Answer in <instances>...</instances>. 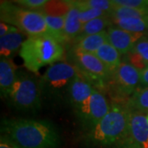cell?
I'll return each instance as SVG.
<instances>
[{
	"instance_id": "6da1fadb",
	"label": "cell",
	"mask_w": 148,
	"mask_h": 148,
	"mask_svg": "<svg viewBox=\"0 0 148 148\" xmlns=\"http://www.w3.org/2000/svg\"><path fill=\"white\" fill-rule=\"evenodd\" d=\"M1 131L21 148H58L60 138L51 123L30 119H4Z\"/></svg>"
},
{
	"instance_id": "7a4b0ae2",
	"label": "cell",
	"mask_w": 148,
	"mask_h": 148,
	"mask_svg": "<svg viewBox=\"0 0 148 148\" xmlns=\"http://www.w3.org/2000/svg\"><path fill=\"white\" fill-rule=\"evenodd\" d=\"M129 114L125 105L114 102L110 110L90 130L88 139L94 145L110 146L129 138Z\"/></svg>"
},
{
	"instance_id": "3957f363",
	"label": "cell",
	"mask_w": 148,
	"mask_h": 148,
	"mask_svg": "<svg viewBox=\"0 0 148 148\" xmlns=\"http://www.w3.org/2000/svg\"><path fill=\"white\" fill-rule=\"evenodd\" d=\"M19 53L26 69L36 73L40 69L51 66L64 58V45L45 34L27 37Z\"/></svg>"
},
{
	"instance_id": "277c9868",
	"label": "cell",
	"mask_w": 148,
	"mask_h": 148,
	"mask_svg": "<svg viewBox=\"0 0 148 148\" xmlns=\"http://www.w3.org/2000/svg\"><path fill=\"white\" fill-rule=\"evenodd\" d=\"M1 21L16 27L28 37L45 35L47 32L45 15L41 12L22 8L12 2L1 1Z\"/></svg>"
},
{
	"instance_id": "5b68a950",
	"label": "cell",
	"mask_w": 148,
	"mask_h": 148,
	"mask_svg": "<svg viewBox=\"0 0 148 148\" xmlns=\"http://www.w3.org/2000/svg\"><path fill=\"white\" fill-rule=\"evenodd\" d=\"M41 95L40 82L29 74L18 72L7 99L16 110L30 112L40 107Z\"/></svg>"
},
{
	"instance_id": "8992f818",
	"label": "cell",
	"mask_w": 148,
	"mask_h": 148,
	"mask_svg": "<svg viewBox=\"0 0 148 148\" xmlns=\"http://www.w3.org/2000/svg\"><path fill=\"white\" fill-rule=\"evenodd\" d=\"M82 76L78 68L73 63L60 61L49 66L40 81L41 93L57 95L68 89L73 80Z\"/></svg>"
},
{
	"instance_id": "52a82bcc",
	"label": "cell",
	"mask_w": 148,
	"mask_h": 148,
	"mask_svg": "<svg viewBox=\"0 0 148 148\" xmlns=\"http://www.w3.org/2000/svg\"><path fill=\"white\" fill-rule=\"evenodd\" d=\"M108 86L119 98H127V101L140 86L141 72L131 64L122 61L118 69L111 74Z\"/></svg>"
},
{
	"instance_id": "ba28073f",
	"label": "cell",
	"mask_w": 148,
	"mask_h": 148,
	"mask_svg": "<svg viewBox=\"0 0 148 148\" xmlns=\"http://www.w3.org/2000/svg\"><path fill=\"white\" fill-rule=\"evenodd\" d=\"M71 56L73 61V64L78 68L83 78L90 84V82L93 81L102 86L110 78L111 73L95 53L73 49Z\"/></svg>"
},
{
	"instance_id": "9c48e42d",
	"label": "cell",
	"mask_w": 148,
	"mask_h": 148,
	"mask_svg": "<svg viewBox=\"0 0 148 148\" xmlns=\"http://www.w3.org/2000/svg\"><path fill=\"white\" fill-rule=\"evenodd\" d=\"M94 90L93 86L82 76L76 77L69 86L68 91L69 101L80 117L82 116L86 110Z\"/></svg>"
},
{
	"instance_id": "30bf717a",
	"label": "cell",
	"mask_w": 148,
	"mask_h": 148,
	"mask_svg": "<svg viewBox=\"0 0 148 148\" xmlns=\"http://www.w3.org/2000/svg\"><path fill=\"white\" fill-rule=\"evenodd\" d=\"M110 110V105L101 90L95 89L84 114L81 117L90 129L101 121Z\"/></svg>"
},
{
	"instance_id": "8fae6325",
	"label": "cell",
	"mask_w": 148,
	"mask_h": 148,
	"mask_svg": "<svg viewBox=\"0 0 148 148\" xmlns=\"http://www.w3.org/2000/svg\"><path fill=\"white\" fill-rule=\"evenodd\" d=\"M107 33L109 42L123 56L132 50L138 40L144 36V33L129 32L114 26L109 27Z\"/></svg>"
},
{
	"instance_id": "7c38bea8",
	"label": "cell",
	"mask_w": 148,
	"mask_h": 148,
	"mask_svg": "<svg viewBox=\"0 0 148 148\" xmlns=\"http://www.w3.org/2000/svg\"><path fill=\"white\" fill-rule=\"evenodd\" d=\"M129 111V138L142 148H148L147 114L140 111Z\"/></svg>"
},
{
	"instance_id": "4fadbf2b",
	"label": "cell",
	"mask_w": 148,
	"mask_h": 148,
	"mask_svg": "<svg viewBox=\"0 0 148 148\" xmlns=\"http://www.w3.org/2000/svg\"><path fill=\"white\" fill-rule=\"evenodd\" d=\"M17 77L16 66L11 58L0 59V91L1 95L8 98L11 88Z\"/></svg>"
},
{
	"instance_id": "5bb4252c",
	"label": "cell",
	"mask_w": 148,
	"mask_h": 148,
	"mask_svg": "<svg viewBox=\"0 0 148 148\" xmlns=\"http://www.w3.org/2000/svg\"><path fill=\"white\" fill-rule=\"evenodd\" d=\"M109 42V36L107 31L99 34L77 37L74 40V49L86 53H95L100 48Z\"/></svg>"
},
{
	"instance_id": "9a60e30c",
	"label": "cell",
	"mask_w": 148,
	"mask_h": 148,
	"mask_svg": "<svg viewBox=\"0 0 148 148\" xmlns=\"http://www.w3.org/2000/svg\"><path fill=\"white\" fill-rule=\"evenodd\" d=\"M25 36L21 31L11 32L4 36L0 37V54L1 58H10L19 49L24 43Z\"/></svg>"
},
{
	"instance_id": "2e32d148",
	"label": "cell",
	"mask_w": 148,
	"mask_h": 148,
	"mask_svg": "<svg viewBox=\"0 0 148 148\" xmlns=\"http://www.w3.org/2000/svg\"><path fill=\"white\" fill-rule=\"evenodd\" d=\"M95 54L106 65L111 74L113 73L122 63V55L110 42L103 45Z\"/></svg>"
},
{
	"instance_id": "e0dca14e",
	"label": "cell",
	"mask_w": 148,
	"mask_h": 148,
	"mask_svg": "<svg viewBox=\"0 0 148 148\" xmlns=\"http://www.w3.org/2000/svg\"><path fill=\"white\" fill-rule=\"evenodd\" d=\"M112 26L133 33H144L148 30V16L112 19Z\"/></svg>"
},
{
	"instance_id": "ac0fdd59",
	"label": "cell",
	"mask_w": 148,
	"mask_h": 148,
	"mask_svg": "<svg viewBox=\"0 0 148 148\" xmlns=\"http://www.w3.org/2000/svg\"><path fill=\"white\" fill-rule=\"evenodd\" d=\"M72 4V8L65 16L64 33L68 40V42L71 40H75V39L80 35L82 27V24L81 23L79 18V8L74 5L73 1Z\"/></svg>"
},
{
	"instance_id": "d6986e66",
	"label": "cell",
	"mask_w": 148,
	"mask_h": 148,
	"mask_svg": "<svg viewBox=\"0 0 148 148\" xmlns=\"http://www.w3.org/2000/svg\"><path fill=\"white\" fill-rule=\"evenodd\" d=\"M45 20L47 24L48 36L52 37L58 43L64 45L68 44V40L64 33L65 16H51L45 15Z\"/></svg>"
},
{
	"instance_id": "ffe728a7",
	"label": "cell",
	"mask_w": 148,
	"mask_h": 148,
	"mask_svg": "<svg viewBox=\"0 0 148 148\" xmlns=\"http://www.w3.org/2000/svg\"><path fill=\"white\" fill-rule=\"evenodd\" d=\"M125 106L131 111H140L148 114V86H139Z\"/></svg>"
},
{
	"instance_id": "44dd1931",
	"label": "cell",
	"mask_w": 148,
	"mask_h": 148,
	"mask_svg": "<svg viewBox=\"0 0 148 148\" xmlns=\"http://www.w3.org/2000/svg\"><path fill=\"white\" fill-rule=\"evenodd\" d=\"M110 26H112V21L110 16H101L95 18L94 20L88 21L86 24L82 25L81 33L77 37L99 34L101 32H105L106 29H108Z\"/></svg>"
},
{
	"instance_id": "7402d4cb",
	"label": "cell",
	"mask_w": 148,
	"mask_h": 148,
	"mask_svg": "<svg viewBox=\"0 0 148 148\" xmlns=\"http://www.w3.org/2000/svg\"><path fill=\"white\" fill-rule=\"evenodd\" d=\"M72 1L50 0L40 11L45 15L51 16H65L72 8Z\"/></svg>"
},
{
	"instance_id": "603a6c76",
	"label": "cell",
	"mask_w": 148,
	"mask_h": 148,
	"mask_svg": "<svg viewBox=\"0 0 148 148\" xmlns=\"http://www.w3.org/2000/svg\"><path fill=\"white\" fill-rule=\"evenodd\" d=\"M73 3L78 8H93L110 13L114 8V4L112 0H79L73 1Z\"/></svg>"
},
{
	"instance_id": "cb8c5ba5",
	"label": "cell",
	"mask_w": 148,
	"mask_h": 148,
	"mask_svg": "<svg viewBox=\"0 0 148 148\" xmlns=\"http://www.w3.org/2000/svg\"><path fill=\"white\" fill-rule=\"evenodd\" d=\"M148 16V13L145 11L132 8H127L124 6L116 5V4H114V8L110 13V16L112 19L124 18V17H141V16Z\"/></svg>"
},
{
	"instance_id": "d4e9b609",
	"label": "cell",
	"mask_w": 148,
	"mask_h": 148,
	"mask_svg": "<svg viewBox=\"0 0 148 148\" xmlns=\"http://www.w3.org/2000/svg\"><path fill=\"white\" fill-rule=\"evenodd\" d=\"M79 18L81 23L82 25H84L88 21L94 20L95 18L101 17V16H110L109 13H107L106 12H103V11L98 10V9L82 8H79Z\"/></svg>"
},
{
	"instance_id": "484cf974",
	"label": "cell",
	"mask_w": 148,
	"mask_h": 148,
	"mask_svg": "<svg viewBox=\"0 0 148 148\" xmlns=\"http://www.w3.org/2000/svg\"><path fill=\"white\" fill-rule=\"evenodd\" d=\"M123 57L124 58V62L131 64L132 66L136 68L140 72L143 71L148 66V64L145 62V60L138 53L132 51V50L128 52L127 54H125Z\"/></svg>"
},
{
	"instance_id": "4316f807",
	"label": "cell",
	"mask_w": 148,
	"mask_h": 148,
	"mask_svg": "<svg viewBox=\"0 0 148 148\" xmlns=\"http://www.w3.org/2000/svg\"><path fill=\"white\" fill-rule=\"evenodd\" d=\"M48 0H16L12 1L17 6L27 10L40 12L45 5L47 3Z\"/></svg>"
},
{
	"instance_id": "83f0119b",
	"label": "cell",
	"mask_w": 148,
	"mask_h": 148,
	"mask_svg": "<svg viewBox=\"0 0 148 148\" xmlns=\"http://www.w3.org/2000/svg\"><path fill=\"white\" fill-rule=\"evenodd\" d=\"M116 5L137 8L148 13V0H112Z\"/></svg>"
},
{
	"instance_id": "f1b7e54d",
	"label": "cell",
	"mask_w": 148,
	"mask_h": 148,
	"mask_svg": "<svg viewBox=\"0 0 148 148\" xmlns=\"http://www.w3.org/2000/svg\"><path fill=\"white\" fill-rule=\"evenodd\" d=\"M138 53L148 64V36H143L138 40L132 49Z\"/></svg>"
},
{
	"instance_id": "f546056e",
	"label": "cell",
	"mask_w": 148,
	"mask_h": 148,
	"mask_svg": "<svg viewBox=\"0 0 148 148\" xmlns=\"http://www.w3.org/2000/svg\"><path fill=\"white\" fill-rule=\"evenodd\" d=\"M16 31H19L16 27L1 21V23H0V37L4 36L11 32H14Z\"/></svg>"
},
{
	"instance_id": "4dcf8cb0",
	"label": "cell",
	"mask_w": 148,
	"mask_h": 148,
	"mask_svg": "<svg viewBox=\"0 0 148 148\" xmlns=\"http://www.w3.org/2000/svg\"><path fill=\"white\" fill-rule=\"evenodd\" d=\"M0 148H21L5 136L0 138Z\"/></svg>"
},
{
	"instance_id": "1f68e13d",
	"label": "cell",
	"mask_w": 148,
	"mask_h": 148,
	"mask_svg": "<svg viewBox=\"0 0 148 148\" xmlns=\"http://www.w3.org/2000/svg\"><path fill=\"white\" fill-rule=\"evenodd\" d=\"M121 148H142L139 145L136 143L132 141L130 138H128L125 141L121 143Z\"/></svg>"
},
{
	"instance_id": "d6a6232c",
	"label": "cell",
	"mask_w": 148,
	"mask_h": 148,
	"mask_svg": "<svg viewBox=\"0 0 148 148\" xmlns=\"http://www.w3.org/2000/svg\"><path fill=\"white\" fill-rule=\"evenodd\" d=\"M140 86H148V66L141 72Z\"/></svg>"
},
{
	"instance_id": "836d02e7",
	"label": "cell",
	"mask_w": 148,
	"mask_h": 148,
	"mask_svg": "<svg viewBox=\"0 0 148 148\" xmlns=\"http://www.w3.org/2000/svg\"><path fill=\"white\" fill-rule=\"evenodd\" d=\"M147 122H148V114H147Z\"/></svg>"
}]
</instances>
